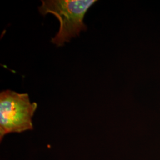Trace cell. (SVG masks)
Returning <instances> with one entry per match:
<instances>
[{"instance_id":"1","label":"cell","mask_w":160,"mask_h":160,"mask_svg":"<svg viewBox=\"0 0 160 160\" xmlns=\"http://www.w3.org/2000/svg\"><path fill=\"white\" fill-rule=\"evenodd\" d=\"M39 11L43 16L52 14L60 23L59 31L51 42L57 46H63L66 42L86 31L84 23L87 12L96 0H42Z\"/></svg>"},{"instance_id":"2","label":"cell","mask_w":160,"mask_h":160,"mask_svg":"<svg viewBox=\"0 0 160 160\" xmlns=\"http://www.w3.org/2000/svg\"><path fill=\"white\" fill-rule=\"evenodd\" d=\"M38 104L28 93L6 90L0 93V141L7 134L33 130L32 118Z\"/></svg>"}]
</instances>
